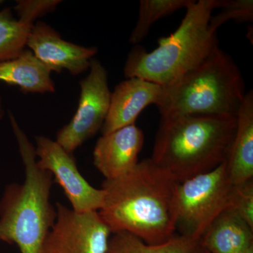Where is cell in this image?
I'll use <instances>...</instances> for the list:
<instances>
[{
    "label": "cell",
    "instance_id": "obj_1",
    "mask_svg": "<svg viewBox=\"0 0 253 253\" xmlns=\"http://www.w3.org/2000/svg\"><path fill=\"white\" fill-rule=\"evenodd\" d=\"M179 181L151 159L102 184L98 212L112 234L126 232L146 244H162L175 235L176 189Z\"/></svg>",
    "mask_w": 253,
    "mask_h": 253
},
{
    "label": "cell",
    "instance_id": "obj_2",
    "mask_svg": "<svg viewBox=\"0 0 253 253\" xmlns=\"http://www.w3.org/2000/svg\"><path fill=\"white\" fill-rule=\"evenodd\" d=\"M236 116L176 115L161 117L151 159L180 182L227 161Z\"/></svg>",
    "mask_w": 253,
    "mask_h": 253
},
{
    "label": "cell",
    "instance_id": "obj_3",
    "mask_svg": "<svg viewBox=\"0 0 253 253\" xmlns=\"http://www.w3.org/2000/svg\"><path fill=\"white\" fill-rule=\"evenodd\" d=\"M9 119L26 178L8 184L0 200V241L16 244L21 253H41L56 217L50 202L52 174L38 166L35 147L11 112Z\"/></svg>",
    "mask_w": 253,
    "mask_h": 253
},
{
    "label": "cell",
    "instance_id": "obj_4",
    "mask_svg": "<svg viewBox=\"0 0 253 253\" xmlns=\"http://www.w3.org/2000/svg\"><path fill=\"white\" fill-rule=\"evenodd\" d=\"M221 6L222 0L193 1L179 28L161 38L156 49L150 52L139 46L133 49L125 66L126 77L141 78L164 88L172 85L219 46L209 24L212 11Z\"/></svg>",
    "mask_w": 253,
    "mask_h": 253
},
{
    "label": "cell",
    "instance_id": "obj_5",
    "mask_svg": "<svg viewBox=\"0 0 253 253\" xmlns=\"http://www.w3.org/2000/svg\"><path fill=\"white\" fill-rule=\"evenodd\" d=\"M246 93L239 68L217 46L172 85L165 88L161 117L176 115L236 116Z\"/></svg>",
    "mask_w": 253,
    "mask_h": 253
},
{
    "label": "cell",
    "instance_id": "obj_6",
    "mask_svg": "<svg viewBox=\"0 0 253 253\" xmlns=\"http://www.w3.org/2000/svg\"><path fill=\"white\" fill-rule=\"evenodd\" d=\"M233 185L226 162L178 182L176 229L180 227L183 235L201 240L211 223L229 206Z\"/></svg>",
    "mask_w": 253,
    "mask_h": 253
},
{
    "label": "cell",
    "instance_id": "obj_7",
    "mask_svg": "<svg viewBox=\"0 0 253 253\" xmlns=\"http://www.w3.org/2000/svg\"><path fill=\"white\" fill-rule=\"evenodd\" d=\"M89 69L88 76L80 82L77 111L56 134V142L70 154L102 128L109 113L111 92L106 70L95 59L91 60Z\"/></svg>",
    "mask_w": 253,
    "mask_h": 253
},
{
    "label": "cell",
    "instance_id": "obj_8",
    "mask_svg": "<svg viewBox=\"0 0 253 253\" xmlns=\"http://www.w3.org/2000/svg\"><path fill=\"white\" fill-rule=\"evenodd\" d=\"M56 211L41 253H109L112 232L98 211L77 212L60 203Z\"/></svg>",
    "mask_w": 253,
    "mask_h": 253
},
{
    "label": "cell",
    "instance_id": "obj_9",
    "mask_svg": "<svg viewBox=\"0 0 253 253\" xmlns=\"http://www.w3.org/2000/svg\"><path fill=\"white\" fill-rule=\"evenodd\" d=\"M36 141L38 166L54 176L72 209L80 212L99 211L104 202V191L96 189L83 177L72 154L46 136H36Z\"/></svg>",
    "mask_w": 253,
    "mask_h": 253
},
{
    "label": "cell",
    "instance_id": "obj_10",
    "mask_svg": "<svg viewBox=\"0 0 253 253\" xmlns=\"http://www.w3.org/2000/svg\"><path fill=\"white\" fill-rule=\"evenodd\" d=\"M26 46L51 72L67 70L72 75L87 71L96 47L77 45L63 40L54 28L39 21L33 25Z\"/></svg>",
    "mask_w": 253,
    "mask_h": 253
},
{
    "label": "cell",
    "instance_id": "obj_11",
    "mask_svg": "<svg viewBox=\"0 0 253 253\" xmlns=\"http://www.w3.org/2000/svg\"><path fill=\"white\" fill-rule=\"evenodd\" d=\"M144 142V133L135 125L102 134L93 152L95 167L106 179L124 175L139 163Z\"/></svg>",
    "mask_w": 253,
    "mask_h": 253
},
{
    "label": "cell",
    "instance_id": "obj_12",
    "mask_svg": "<svg viewBox=\"0 0 253 253\" xmlns=\"http://www.w3.org/2000/svg\"><path fill=\"white\" fill-rule=\"evenodd\" d=\"M165 88L139 78H128L119 83L111 93L109 113L102 128V134L134 125L141 111L151 104H159Z\"/></svg>",
    "mask_w": 253,
    "mask_h": 253
},
{
    "label": "cell",
    "instance_id": "obj_13",
    "mask_svg": "<svg viewBox=\"0 0 253 253\" xmlns=\"http://www.w3.org/2000/svg\"><path fill=\"white\" fill-rule=\"evenodd\" d=\"M200 245L210 253H243L253 246V229L227 208L205 231Z\"/></svg>",
    "mask_w": 253,
    "mask_h": 253
},
{
    "label": "cell",
    "instance_id": "obj_14",
    "mask_svg": "<svg viewBox=\"0 0 253 253\" xmlns=\"http://www.w3.org/2000/svg\"><path fill=\"white\" fill-rule=\"evenodd\" d=\"M236 130L226 161L233 184L253 178V93H246L236 115Z\"/></svg>",
    "mask_w": 253,
    "mask_h": 253
},
{
    "label": "cell",
    "instance_id": "obj_15",
    "mask_svg": "<svg viewBox=\"0 0 253 253\" xmlns=\"http://www.w3.org/2000/svg\"><path fill=\"white\" fill-rule=\"evenodd\" d=\"M51 73L31 50L24 49L14 59L0 61V82L18 86L25 93L54 92Z\"/></svg>",
    "mask_w": 253,
    "mask_h": 253
},
{
    "label": "cell",
    "instance_id": "obj_16",
    "mask_svg": "<svg viewBox=\"0 0 253 253\" xmlns=\"http://www.w3.org/2000/svg\"><path fill=\"white\" fill-rule=\"evenodd\" d=\"M113 234L109 253H195L200 245L199 239L183 234L156 245L146 244L129 233Z\"/></svg>",
    "mask_w": 253,
    "mask_h": 253
},
{
    "label": "cell",
    "instance_id": "obj_17",
    "mask_svg": "<svg viewBox=\"0 0 253 253\" xmlns=\"http://www.w3.org/2000/svg\"><path fill=\"white\" fill-rule=\"evenodd\" d=\"M33 23L16 19L9 8L0 11V61L17 57L26 46Z\"/></svg>",
    "mask_w": 253,
    "mask_h": 253
},
{
    "label": "cell",
    "instance_id": "obj_18",
    "mask_svg": "<svg viewBox=\"0 0 253 253\" xmlns=\"http://www.w3.org/2000/svg\"><path fill=\"white\" fill-rule=\"evenodd\" d=\"M194 0H141L139 17L129 42L138 44L149 33L153 23L160 18L189 6Z\"/></svg>",
    "mask_w": 253,
    "mask_h": 253
},
{
    "label": "cell",
    "instance_id": "obj_19",
    "mask_svg": "<svg viewBox=\"0 0 253 253\" xmlns=\"http://www.w3.org/2000/svg\"><path fill=\"white\" fill-rule=\"evenodd\" d=\"M221 9L210 19V28L213 33H217L218 28L229 20L239 23L253 21V0H223Z\"/></svg>",
    "mask_w": 253,
    "mask_h": 253
},
{
    "label": "cell",
    "instance_id": "obj_20",
    "mask_svg": "<svg viewBox=\"0 0 253 253\" xmlns=\"http://www.w3.org/2000/svg\"><path fill=\"white\" fill-rule=\"evenodd\" d=\"M253 229V180L233 185L229 206Z\"/></svg>",
    "mask_w": 253,
    "mask_h": 253
},
{
    "label": "cell",
    "instance_id": "obj_21",
    "mask_svg": "<svg viewBox=\"0 0 253 253\" xmlns=\"http://www.w3.org/2000/svg\"><path fill=\"white\" fill-rule=\"evenodd\" d=\"M57 0H44V1H19L15 9L19 16L20 19L27 22L33 23L36 18L51 11L59 4Z\"/></svg>",
    "mask_w": 253,
    "mask_h": 253
},
{
    "label": "cell",
    "instance_id": "obj_22",
    "mask_svg": "<svg viewBox=\"0 0 253 253\" xmlns=\"http://www.w3.org/2000/svg\"><path fill=\"white\" fill-rule=\"evenodd\" d=\"M4 109H3V105H2V101H1V97H0V119L2 118L3 116H4Z\"/></svg>",
    "mask_w": 253,
    "mask_h": 253
},
{
    "label": "cell",
    "instance_id": "obj_23",
    "mask_svg": "<svg viewBox=\"0 0 253 253\" xmlns=\"http://www.w3.org/2000/svg\"><path fill=\"white\" fill-rule=\"evenodd\" d=\"M208 253L206 249H204L201 245H199V248L196 250V253Z\"/></svg>",
    "mask_w": 253,
    "mask_h": 253
},
{
    "label": "cell",
    "instance_id": "obj_24",
    "mask_svg": "<svg viewBox=\"0 0 253 253\" xmlns=\"http://www.w3.org/2000/svg\"><path fill=\"white\" fill-rule=\"evenodd\" d=\"M243 253H253V247L250 248L249 249H248L247 251H245V252Z\"/></svg>",
    "mask_w": 253,
    "mask_h": 253
}]
</instances>
